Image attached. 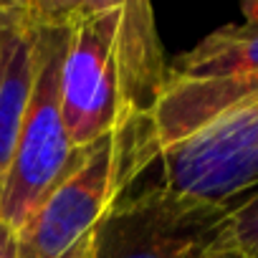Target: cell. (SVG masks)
<instances>
[{"instance_id": "1", "label": "cell", "mask_w": 258, "mask_h": 258, "mask_svg": "<svg viewBox=\"0 0 258 258\" xmlns=\"http://www.w3.org/2000/svg\"><path fill=\"white\" fill-rule=\"evenodd\" d=\"M160 160L152 126H114L99 142L76 150L61 180L18 230V258H61L81 243Z\"/></svg>"}, {"instance_id": "2", "label": "cell", "mask_w": 258, "mask_h": 258, "mask_svg": "<svg viewBox=\"0 0 258 258\" xmlns=\"http://www.w3.org/2000/svg\"><path fill=\"white\" fill-rule=\"evenodd\" d=\"M71 3L36 0L33 81L16 150L0 187V220L16 233L61 180L76 150L61 116V61L69 31Z\"/></svg>"}, {"instance_id": "3", "label": "cell", "mask_w": 258, "mask_h": 258, "mask_svg": "<svg viewBox=\"0 0 258 258\" xmlns=\"http://www.w3.org/2000/svg\"><path fill=\"white\" fill-rule=\"evenodd\" d=\"M253 94H258V21L213 31L167 63L152 116L160 152Z\"/></svg>"}, {"instance_id": "4", "label": "cell", "mask_w": 258, "mask_h": 258, "mask_svg": "<svg viewBox=\"0 0 258 258\" xmlns=\"http://www.w3.org/2000/svg\"><path fill=\"white\" fill-rule=\"evenodd\" d=\"M121 0L69 6L61 61V116L71 150H84L121 124L116 36Z\"/></svg>"}, {"instance_id": "5", "label": "cell", "mask_w": 258, "mask_h": 258, "mask_svg": "<svg viewBox=\"0 0 258 258\" xmlns=\"http://www.w3.org/2000/svg\"><path fill=\"white\" fill-rule=\"evenodd\" d=\"M230 208L192 200L162 182L124 195L94 228L91 258H205Z\"/></svg>"}, {"instance_id": "6", "label": "cell", "mask_w": 258, "mask_h": 258, "mask_svg": "<svg viewBox=\"0 0 258 258\" xmlns=\"http://www.w3.org/2000/svg\"><path fill=\"white\" fill-rule=\"evenodd\" d=\"M162 185L230 208L258 190V94L228 106L160 152Z\"/></svg>"}, {"instance_id": "7", "label": "cell", "mask_w": 258, "mask_h": 258, "mask_svg": "<svg viewBox=\"0 0 258 258\" xmlns=\"http://www.w3.org/2000/svg\"><path fill=\"white\" fill-rule=\"evenodd\" d=\"M121 124L152 126L155 106L167 81V61L157 33L155 11L147 0H121L116 36Z\"/></svg>"}, {"instance_id": "8", "label": "cell", "mask_w": 258, "mask_h": 258, "mask_svg": "<svg viewBox=\"0 0 258 258\" xmlns=\"http://www.w3.org/2000/svg\"><path fill=\"white\" fill-rule=\"evenodd\" d=\"M36 0L0 3V187H3L33 81Z\"/></svg>"}, {"instance_id": "9", "label": "cell", "mask_w": 258, "mask_h": 258, "mask_svg": "<svg viewBox=\"0 0 258 258\" xmlns=\"http://www.w3.org/2000/svg\"><path fill=\"white\" fill-rule=\"evenodd\" d=\"M223 238L240 258H258V190L230 205Z\"/></svg>"}, {"instance_id": "10", "label": "cell", "mask_w": 258, "mask_h": 258, "mask_svg": "<svg viewBox=\"0 0 258 258\" xmlns=\"http://www.w3.org/2000/svg\"><path fill=\"white\" fill-rule=\"evenodd\" d=\"M0 258H18V233L0 220Z\"/></svg>"}, {"instance_id": "11", "label": "cell", "mask_w": 258, "mask_h": 258, "mask_svg": "<svg viewBox=\"0 0 258 258\" xmlns=\"http://www.w3.org/2000/svg\"><path fill=\"white\" fill-rule=\"evenodd\" d=\"M91 255H94V230L81 243H76L69 253H63L61 258H91Z\"/></svg>"}, {"instance_id": "12", "label": "cell", "mask_w": 258, "mask_h": 258, "mask_svg": "<svg viewBox=\"0 0 258 258\" xmlns=\"http://www.w3.org/2000/svg\"><path fill=\"white\" fill-rule=\"evenodd\" d=\"M205 258H240V255H238V253H235V250L225 243V238L220 235V240L210 248V253H208Z\"/></svg>"}]
</instances>
